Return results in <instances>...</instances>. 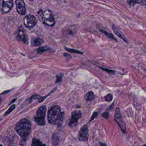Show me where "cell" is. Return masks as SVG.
I'll use <instances>...</instances> for the list:
<instances>
[{"instance_id":"11","label":"cell","mask_w":146,"mask_h":146,"mask_svg":"<svg viewBox=\"0 0 146 146\" xmlns=\"http://www.w3.org/2000/svg\"><path fill=\"white\" fill-rule=\"evenodd\" d=\"M62 140V136L59 133H55L52 135L51 142L54 146H58Z\"/></svg>"},{"instance_id":"9","label":"cell","mask_w":146,"mask_h":146,"mask_svg":"<svg viewBox=\"0 0 146 146\" xmlns=\"http://www.w3.org/2000/svg\"><path fill=\"white\" fill-rule=\"evenodd\" d=\"M16 3L18 12L20 15H24L26 12V8L24 2L21 0H17Z\"/></svg>"},{"instance_id":"20","label":"cell","mask_w":146,"mask_h":146,"mask_svg":"<svg viewBox=\"0 0 146 146\" xmlns=\"http://www.w3.org/2000/svg\"><path fill=\"white\" fill-rule=\"evenodd\" d=\"M65 49L67 51H68L69 52L71 53H81L82 54V52H81L80 51H79L77 50H74V49H70V48H68L65 47Z\"/></svg>"},{"instance_id":"26","label":"cell","mask_w":146,"mask_h":146,"mask_svg":"<svg viewBox=\"0 0 146 146\" xmlns=\"http://www.w3.org/2000/svg\"><path fill=\"white\" fill-rule=\"evenodd\" d=\"M98 115V112H94L93 113V114L92 115V117H91L90 120L89 122L92 121V120L95 119V118L97 117Z\"/></svg>"},{"instance_id":"16","label":"cell","mask_w":146,"mask_h":146,"mask_svg":"<svg viewBox=\"0 0 146 146\" xmlns=\"http://www.w3.org/2000/svg\"><path fill=\"white\" fill-rule=\"evenodd\" d=\"M94 94L93 93V92H89L85 95V99L87 101L93 100L94 99Z\"/></svg>"},{"instance_id":"32","label":"cell","mask_w":146,"mask_h":146,"mask_svg":"<svg viewBox=\"0 0 146 146\" xmlns=\"http://www.w3.org/2000/svg\"><path fill=\"white\" fill-rule=\"evenodd\" d=\"M1 97H0V104H1Z\"/></svg>"},{"instance_id":"1","label":"cell","mask_w":146,"mask_h":146,"mask_svg":"<svg viewBox=\"0 0 146 146\" xmlns=\"http://www.w3.org/2000/svg\"><path fill=\"white\" fill-rule=\"evenodd\" d=\"M15 130L25 142L28 140L31 133V124L28 119L23 118L16 125Z\"/></svg>"},{"instance_id":"21","label":"cell","mask_w":146,"mask_h":146,"mask_svg":"<svg viewBox=\"0 0 146 146\" xmlns=\"http://www.w3.org/2000/svg\"><path fill=\"white\" fill-rule=\"evenodd\" d=\"M113 99V96L112 94H109L104 97V99L107 102H110Z\"/></svg>"},{"instance_id":"12","label":"cell","mask_w":146,"mask_h":146,"mask_svg":"<svg viewBox=\"0 0 146 146\" xmlns=\"http://www.w3.org/2000/svg\"><path fill=\"white\" fill-rule=\"evenodd\" d=\"M112 28L114 32L115 33V34H116V35L117 36L120 38H121L123 40H124L125 42L128 43L127 40V39H126L124 35L123 34V33L115 25H112Z\"/></svg>"},{"instance_id":"34","label":"cell","mask_w":146,"mask_h":146,"mask_svg":"<svg viewBox=\"0 0 146 146\" xmlns=\"http://www.w3.org/2000/svg\"><path fill=\"white\" fill-rule=\"evenodd\" d=\"M0 146H3V145H0Z\"/></svg>"},{"instance_id":"10","label":"cell","mask_w":146,"mask_h":146,"mask_svg":"<svg viewBox=\"0 0 146 146\" xmlns=\"http://www.w3.org/2000/svg\"><path fill=\"white\" fill-rule=\"evenodd\" d=\"M13 6V3L11 0H6L3 1L2 11L3 14H6L11 10Z\"/></svg>"},{"instance_id":"6","label":"cell","mask_w":146,"mask_h":146,"mask_svg":"<svg viewBox=\"0 0 146 146\" xmlns=\"http://www.w3.org/2000/svg\"><path fill=\"white\" fill-rule=\"evenodd\" d=\"M82 114L80 111L76 110L71 113V118L70 119L69 125L71 127H73L77 125L79 120L81 118Z\"/></svg>"},{"instance_id":"8","label":"cell","mask_w":146,"mask_h":146,"mask_svg":"<svg viewBox=\"0 0 146 146\" xmlns=\"http://www.w3.org/2000/svg\"><path fill=\"white\" fill-rule=\"evenodd\" d=\"M37 23L36 18L32 15L26 16L24 20V24L27 28H31L35 27Z\"/></svg>"},{"instance_id":"17","label":"cell","mask_w":146,"mask_h":146,"mask_svg":"<svg viewBox=\"0 0 146 146\" xmlns=\"http://www.w3.org/2000/svg\"><path fill=\"white\" fill-rule=\"evenodd\" d=\"M100 31L102 33H103V34H104L105 35L108 37L109 38H110V39H114V40H116V41H117V39L115 38L114 36L112 34L107 32L104 31V30H100Z\"/></svg>"},{"instance_id":"31","label":"cell","mask_w":146,"mask_h":146,"mask_svg":"<svg viewBox=\"0 0 146 146\" xmlns=\"http://www.w3.org/2000/svg\"><path fill=\"white\" fill-rule=\"evenodd\" d=\"M9 91H6L5 92V93H7V92H8ZM4 92H3L2 94H4Z\"/></svg>"},{"instance_id":"5","label":"cell","mask_w":146,"mask_h":146,"mask_svg":"<svg viewBox=\"0 0 146 146\" xmlns=\"http://www.w3.org/2000/svg\"><path fill=\"white\" fill-rule=\"evenodd\" d=\"M114 120L115 122L117 123L122 132L125 133L126 131V123L122 118L121 111L119 108H116L115 110V115H114Z\"/></svg>"},{"instance_id":"24","label":"cell","mask_w":146,"mask_h":146,"mask_svg":"<svg viewBox=\"0 0 146 146\" xmlns=\"http://www.w3.org/2000/svg\"><path fill=\"white\" fill-rule=\"evenodd\" d=\"M100 68L101 69H103V70L107 72H108V73H113V74L115 73V71L113 70L109 69L104 68H102V67H100Z\"/></svg>"},{"instance_id":"35","label":"cell","mask_w":146,"mask_h":146,"mask_svg":"<svg viewBox=\"0 0 146 146\" xmlns=\"http://www.w3.org/2000/svg\"></svg>"},{"instance_id":"25","label":"cell","mask_w":146,"mask_h":146,"mask_svg":"<svg viewBox=\"0 0 146 146\" xmlns=\"http://www.w3.org/2000/svg\"><path fill=\"white\" fill-rule=\"evenodd\" d=\"M55 90V89L54 90H53V91H52L49 94H48V95H47V96H44V97H41V99H39V102H41L44 100H45V99H46V98L47 97V96H49L51 94H52V92H53L54 91V90Z\"/></svg>"},{"instance_id":"29","label":"cell","mask_w":146,"mask_h":146,"mask_svg":"<svg viewBox=\"0 0 146 146\" xmlns=\"http://www.w3.org/2000/svg\"><path fill=\"white\" fill-rule=\"evenodd\" d=\"M99 144H100L101 146H107L106 144H105L104 143L101 142H99Z\"/></svg>"},{"instance_id":"23","label":"cell","mask_w":146,"mask_h":146,"mask_svg":"<svg viewBox=\"0 0 146 146\" xmlns=\"http://www.w3.org/2000/svg\"><path fill=\"white\" fill-rule=\"evenodd\" d=\"M48 49H47L45 47H41L39 48V49H38L37 51L38 52L41 53L44 52V51H46Z\"/></svg>"},{"instance_id":"3","label":"cell","mask_w":146,"mask_h":146,"mask_svg":"<svg viewBox=\"0 0 146 146\" xmlns=\"http://www.w3.org/2000/svg\"><path fill=\"white\" fill-rule=\"evenodd\" d=\"M47 108L45 106H41L38 109L34 117V120L38 125L44 126L46 124L45 118Z\"/></svg>"},{"instance_id":"4","label":"cell","mask_w":146,"mask_h":146,"mask_svg":"<svg viewBox=\"0 0 146 146\" xmlns=\"http://www.w3.org/2000/svg\"><path fill=\"white\" fill-rule=\"evenodd\" d=\"M42 22L46 25L52 27L56 23L52 12L49 10H46L41 14Z\"/></svg>"},{"instance_id":"2","label":"cell","mask_w":146,"mask_h":146,"mask_svg":"<svg viewBox=\"0 0 146 146\" xmlns=\"http://www.w3.org/2000/svg\"><path fill=\"white\" fill-rule=\"evenodd\" d=\"M64 119V113L61 108L55 105L50 109L48 113V120L50 123L60 127L62 125Z\"/></svg>"},{"instance_id":"27","label":"cell","mask_w":146,"mask_h":146,"mask_svg":"<svg viewBox=\"0 0 146 146\" xmlns=\"http://www.w3.org/2000/svg\"><path fill=\"white\" fill-rule=\"evenodd\" d=\"M138 4L143 5V6H145L146 5V1H139Z\"/></svg>"},{"instance_id":"13","label":"cell","mask_w":146,"mask_h":146,"mask_svg":"<svg viewBox=\"0 0 146 146\" xmlns=\"http://www.w3.org/2000/svg\"><path fill=\"white\" fill-rule=\"evenodd\" d=\"M17 38L18 40L23 42L24 43H26L27 42V37H26L24 32L21 30L18 31L17 34Z\"/></svg>"},{"instance_id":"15","label":"cell","mask_w":146,"mask_h":146,"mask_svg":"<svg viewBox=\"0 0 146 146\" xmlns=\"http://www.w3.org/2000/svg\"><path fill=\"white\" fill-rule=\"evenodd\" d=\"M32 146H46L45 144H44L40 141V140L38 139H33L32 141Z\"/></svg>"},{"instance_id":"28","label":"cell","mask_w":146,"mask_h":146,"mask_svg":"<svg viewBox=\"0 0 146 146\" xmlns=\"http://www.w3.org/2000/svg\"><path fill=\"white\" fill-rule=\"evenodd\" d=\"M103 116L104 117V118H106V119H108L109 118V114L108 112H105L103 114Z\"/></svg>"},{"instance_id":"33","label":"cell","mask_w":146,"mask_h":146,"mask_svg":"<svg viewBox=\"0 0 146 146\" xmlns=\"http://www.w3.org/2000/svg\"><path fill=\"white\" fill-rule=\"evenodd\" d=\"M146 146V144H144V145H143V146Z\"/></svg>"},{"instance_id":"30","label":"cell","mask_w":146,"mask_h":146,"mask_svg":"<svg viewBox=\"0 0 146 146\" xmlns=\"http://www.w3.org/2000/svg\"><path fill=\"white\" fill-rule=\"evenodd\" d=\"M16 99H13V100H12V101H11V102H10V103L9 104V105H11V104H12L13 103V102H15L16 101Z\"/></svg>"},{"instance_id":"19","label":"cell","mask_w":146,"mask_h":146,"mask_svg":"<svg viewBox=\"0 0 146 146\" xmlns=\"http://www.w3.org/2000/svg\"><path fill=\"white\" fill-rule=\"evenodd\" d=\"M41 96H39V95H33L32 96L30 97V98L29 99V102H31L32 101H33V100H35V99H41Z\"/></svg>"},{"instance_id":"14","label":"cell","mask_w":146,"mask_h":146,"mask_svg":"<svg viewBox=\"0 0 146 146\" xmlns=\"http://www.w3.org/2000/svg\"><path fill=\"white\" fill-rule=\"evenodd\" d=\"M43 43V40L39 37H36L33 39L32 44L34 46H39L41 45Z\"/></svg>"},{"instance_id":"7","label":"cell","mask_w":146,"mask_h":146,"mask_svg":"<svg viewBox=\"0 0 146 146\" xmlns=\"http://www.w3.org/2000/svg\"><path fill=\"white\" fill-rule=\"evenodd\" d=\"M89 134L87 125H85L81 128L78 134V138L80 141H87L88 140Z\"/></svg>"},{"instance_id":"22","label":"cell","mask_w":146,"mask_h":146,"mask_svg":"<svg viewBox=\"0 0 146 146\" xmlns=\"http://www.w3.org/2000/svg\"><path fill=\"white\" fill-rule=\"evenodd\" d=\"M63 76V74L62 73H60L59 74L57 75L56 76L57 80H56V83H59L60 82H62V77Z\"/></svg>"},{"instance_id":"18","label":"cell","mask_w":146,"mask_h":146,"mask_svg":"<svg viewBox=\"0 0 146 146\" xmlns=\"http://www.w3.org/2000/svg\"><path fill=\"white\" fill-rule=\"evenodd\" d=\"M15 108H16V105H12V106L10 107V108H9L8 110L6 111V112L5 113L4 116H6L8 115L9 114H10V113H11V112H12V111L14 110Z\"/></svg>"}]
</instances>
